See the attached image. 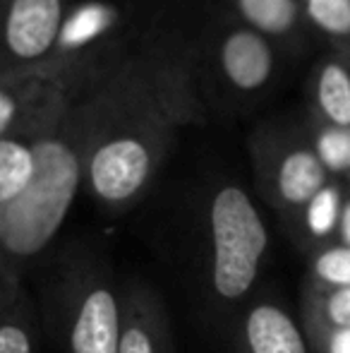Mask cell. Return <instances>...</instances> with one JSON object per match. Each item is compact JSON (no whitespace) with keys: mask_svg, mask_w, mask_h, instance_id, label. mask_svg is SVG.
<instances>
[{"mask_svg":"<svg viewBox=\"0 0 350 353\" xmlns=\"http://www.w3.org/2000/svg\"><path fill=\"white\" fill-rule=\"evenodd\" d=\"M0 353H34L29 327L19 315H5V322L0 325Z\"/></svg>","mask_w":350,"mask_h":353,"instance_id":"18","label":"cell"},{"mask_svg":"<svg viewBox=\"0 0 350 353\" xmlns=\"http://www.w3.org/2000/svg\"><path fill=\"white\" fill-rule=\"evenodd\" d=\"M209 223L214 291L223 301H238L257 281L264 252L269 248V231L248 192L235 185L216 192Z\"/></svg>","mask_w":350,"mask_h":353,"instance_id":"2","label":"cell"},{"mask_svg":"<svg viewBox=\"0 0 350 353\" xmlns=\"http://www.w3.org/2000/svg\"><path fill=\"white\" fill-rule=\"evenodd\" d=\"M240 5L250 22L271 34L285 32L295 19L293 0H240Z\"/></svg>","mask_w":350,"mask_h":353,"instance_id":"12","label":"cell"},{"mask_svg":"<svg viewBox=\"0 0 350 353\" xmlns=\"http://www.w3.org/2000/svg\"><path fill=\"white\" fill-rule=\"evenodd\" d=\"M309 14L331 34L350 32V0H309Z\"/></svg>","mask_w":350,"mask_h":353,"instance_id":"16","label":"cell"},{"mask_svg":"<svg viewBox=\"0 0 350 353\" xmlns=\"http://www.w3.org/2000/svg\"><path fill=\"white\" fill-rule=\"evenodd\" d=\"M223 68L240 89H254L269 77L271 53L259 37L238 32L223 46Z\"/></svg>","mask_w":350,"mask_h":353,"instance_id":"8","label":"cell"},{"mask_svg":"<svg viewBox=\"0 0 350 353\" xmlns=\"http://www.w3.org/2000/svg\"><path fill=\"white\" fill-rule=\"evenodd\" d=\"M319 103L336 125H350V77L343 68L329 65L322 72Z\"/></svg>","mask_w":350,"mask_h":353,"instance_id":"11","label":"cell"},{"mask_svg":"<svg viewBox=\"0 0 350 353\" xmlns=\"http://www.w3.org/2000/svg\"><path fill=\"white\" fill-rule=\"evenodd\" d=\"M12 113H14V103L8 94H0V130H8L10 128V121H12Z\"/></svg>","mask_w":350,"mask_h":353,"instance_id":"21","label":"cell"},{"mask_svg":"<svg viewBox=\"0 0 350 353\" xmlns=\"http://www.w3.org/2000/svg\"><path fill=\"white\" fill-rule=\"evenodd\" d=\"M36 171L34 149L19 142H0V205H8L27 190Z\"/></svg>","mask_w":350,"mask_h":353,"instance_id":"10","label":"cell"},{"mask_svg":"<svg viewBox=\"0 0 350 353\" xmlns=\"http://www.w3.org/2000/svg\"><path fill=\"white\" fill-rule=\"evenodd\" d=\"M108 24V12L98 5H87L80 12H75V17L65 24L63 29V43L67 46H77L85 43L89 39H94L103 27Z\"/></svg>","mask_w":350,"mask_h":353,"instance_id":"15","label":"cell"},{"mask_svg":"<svg viewBox=\"0 0 350 353\" xmlns=\"http://www.w3.org/2000/svg\"><path fill=\"white\" fill-rule=\"evenodd\" d=\"M122 301L106 281L94 279L72 305L67 344L70 353H120Z\"/></svg>","mask_w":350,"mask_h":353,"instance_id":"3","label":"cell"},{"mask_svg":"<svg viewBox=\"0 0 350 353\" xmlns=\"http://www.w3.org/2000/svg\"><path fill=\"white\" fill-rule=\"evenodd\" d=\"M151 171V157L137 140H113L103 144L89 163V181L103 202L132 200L146 183Z\"/></svg>","mask_w":350,"mask_h":353,"instance_id":"4","label":"cell"},{"mask_svg":"<svg viewBox=\"0 0 350 353\" xmlns=\"http://www.w3.org/2000/svg\"><path fill=\"white\" fill-rule=\"evenodd\" d=\"M324 190V163L309 152H293L278 168V192L288 205H309Z\"/></svg>","mask_w":350,"mask_h":353,"instance_id":"9","label":"cell"},{"mask_svg":"<svg viewBox=\"0 0 350 353\" xmlns=\"http://www.w3.org/2000/svg\"><path fill=\"white\" fill-rule=\"evenodd\" d=\"M341 238L343 245L350 248V202L343 207V216H341Z\"/></svg>","mask_w":350,"mask_h":353,"instance_id":"22","label":"cell"},{"mask_svg":"<svg viewBox=\"0 0 350 353\" xmlns=\"http://www.w3.org/2000/svg\"><path fill=\"white\" fill-rule=\"evenodd\" d=\"M314 274L333 288H350V248L336 245L322 250L314 260Z\"/></svg>","mask_w":350,"mask_h":353,"instance_id":"14","label":"cell"},{"mask_svg":"<svg viewBox=\"0 0 350 353\" xmlns=\"http://www.w3.org/2000/svg\"><path fill=\"white\" fill-rule=\"evenodd\" d=\"M36 171L22 195L0 205V245L5 255L27 260L56 238L80 185V163L61 142L34 147Z\"/></svg>","mask_w":350,"mask_h":353,"instance_id":"1","label":"cell"},{"mask_svg":"<svg viewBox=\"0 0 350 353\" xmlns=\"http://www.w3.org/2000/svg\"><path fill=\"white\" fill-rule=\"evenodd\" d=\"M61 24V0H14L8 17V43L14 56L39 58Z\"/></svg>","mask_w":350,"mask_h":353,"instance_id":"5","label":"cell"},{"mask_svg":"<svg viewBox=\"0 0 350 353\" xmlns=\"http://www.w3.org/2000/svg\"><path fill=\"white\" fill-rule=\"evenodd\" d=\"M327 353H350V330H331L329 332Z\"/></svg>","mask_w":350,"mask_h":353,"instance_id":"20","label":"cell"},{"mask_svg":"<svg viewBox=\"0 0 350 353\" xmlns=\"http://www.w3.org/2000/svg\"><path fill=\"white\" fill-rule=\"evenodd\" d=\"M245 344L250 353H307L295 320L274 303H259L245 317Z\"/></svg>","mask_w":350,"mask_h":353,"instance_id":"6","label":"cell"},{"mask_svg":"<svg viewBox=\"0 0 350 353\" xmlns=\"http://www.w3.org/2000/svg\"><path fill=\"white\" fill-rule=\"evenodd\" d=\"M341 197L333 188H324L307 205V231L314 238H324L341 223Z\"/></svg>","mask_w":350,"mask_h":353,"instance_id":"13","label":"cell"},{"mask_svg":"<svg viewBox=\"0 0 350 353\" xmlns=\"http://www.w3.org/2000/svg\"><path fill=\"white\" fill-rule=\"evenodd\" d=\"M166 320L154 296L132 291L122 301V341L120 353H166Z\"/></svg>","mask_w":350,"mask_h":353,"instance_id":"7","label":"cell"},{"mask_svg":"<svg viewBox=\"0 0 350 353\" xmlns=\"http://www.w3.org/2000/svg\"><path fill=\"white\" fill-rule=\"evenodd\" d=\"M319 159L331 171L350 168V132L348 130H329L319 137Z\"/></svg>","mask_w":350,"mask_h":353,"instance_id":"17","label":"cell"},{"mask_svg":"<svg viewBox=\"0 0 350 353\" xmlns=\"http://www.w3.org/2000/svg\"><path fill=\"white\" fill-rule=\"evenodd\" d=\"M322 310L331 330H350V288H333L324 298Z\"/></svg>","mask_w":350,"mask_h":353,"instance_id":"19","label":"cell"}]
</instances>
